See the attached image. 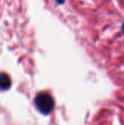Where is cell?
Masks as SVG:
<instances>
[{"mask_svg":"<svg viewBox=\"0 0 124 125\" xmlns=\"http://www.w3.org/2000/svg\"><path fill=\"white\" fill-rule=\"evenodd\" d=\"M35 105L40 112L43 114H48L54 109L55 102L50 94L40 93L35 98Z\"/></svg>","mask_w":124,"mask_h":125,"instance_id":"obj_1","label":"cell"},{"mask_svg":"<svg viewBox=\"0 0 124 125\" xmlns=\"http://www.w3.org/2000/svg\"><path fill=\"white\" fill-rule=\"evenodd\" d=\"M55 2H56L57 4L59 5H63L65 3V2H66V0H55Z\"/></svg>","mask_w":124,"mask_h":125,"instance_id":"obj_3","label":"cell"},{"mask_svg":"<svg viewBox=\"0 0 124 125\" xmlns=\"http://www.w3.org/2000/svg\"><path fill=\"white\" fill-rule=\"evenodd\" d=\"M121 30H122V31H123V35H124V22L123 23L122 26H121Z\"/></svg>","mask_w":124,"mask_h":125,"instance_id":"obj_4","label":"cell"},{"mask_svg":"<svg viewBox=\"0 0 124 125\" xmlns=\"http://www.w3.org/2000/svg\"><path fill=\"white\" fill-rule=\"evenodd\" d=\"M11 85V80L6 73H0V89H8Z\"/></svg>","mask_w":124,"mask_h":125,"instance_id":"obj_2","label":"cell"}]
</instances>
